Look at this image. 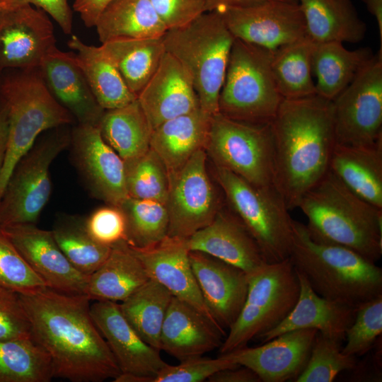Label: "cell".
I'll list each match as a JSON object with an SVG mask.
<instances>
[{
    "mask_svg": "<svg viewBox=\"0 0 382 382\" xmlns=\"http://www.w3.org/2000/svg\"><path fill=\"white\" fill-rule=\"evenodd\" d=\"M332 101L336 144L366 146L382 139V50Z\"/></svg>",
    "mask_w": 382,
    "mask_h": 382,
    "instance_id": "12",
    "label": "cell"
},
{
    "mask_svg": "<svg viewBox=\"0 0 382 382\" xmlns=\"http://www.w3.org/2000/svg\"><path fill=\"white\" fill-rule=\"evenodd\" d=\"M382 332V294L356 308L354 321L346 332L342 352L349 356H361L375 345Z\"/></svg>",
    "mask_w": 382,
    "mask_h": 382,
    "instance_id": "43",
    "label": "cell"
},
{
    "mask_svg": "<svg viewBox=\"0 0 382 382\" xmlns=\"http://www.w3.org/2000/svg\"><path fill=\"white\" fill-rule=\"evenodd\" d=\"M367 10L373 15L378 28L380 37V49L382 50V0H362Z\"/></svg>",
    "mask_w": 382,
    "mask_h": 382,
    "instance_id": "54",
    "label": "cell"
},
{
    "mask_svg": "<svg viewBox=\"0 0 382 382\" xmlns=\"http://www.w3.org/2000/svg\"><path fill=\"white\" fill-rule=\"evenodd\" d=\"M190 251H199L237 267L248 274L266 262L257 242L228 206L214 220L185 239Z\"/></svg>",
    "mask_w": 382,
    "mask_h": 382,
    "instance_id": "21",
    "label": "cell"
},
{
    "mask_svg": "<svg viewBox=\"0 0 382 382\" xmlns=\"http://www.w3.org/2000/svg\"><path fill=\"white\" fill-rule=\"evenodd\" d=\"M37 70L53 96L79 124L99 126L105 110L96 100L74 53L55 47Z\"/></svg>",
    "mask_w": 382,
    "mask_h": 382,
    "instance_id": "24",
    "label": "cell"
},
{
    "mask_svg": "<svg viewBox=\"0 0 382 382\" xmlns=\"http://www.w3.org/2000/svg\"><path fill=\"white\" fill-rule=\"evenodd\" d=\"M33 339L49 355L54 378L101 382L120 373L91 313V299L45 288L20 294Z\"/></svg>",
    "mask_w": 382,
    "mask_h": 382,
    "instance_id": "1",
    "label": "cell"
},
{
    "mask_svg": "<svg viewBox=\"0 0 382 382\" xmlns=\"http://www.w3.org/2000/svg\"><path fill=\"white\" fill-rule=\"evenodd\" d=\"M112 0H74L73 9L88 28L95 27L98 17Z\"/></svg>",
    "mask_w": 382,
    "mask_h": 382,
    "instance_id": "50",
    "label": "cell"
},
{
    "mask_svg": "<svg viewBox=\"0 0 382 382\" xmlns=\"http://www.w3.org/2000/svg\"><path fill=\"white\" fill-rule=\"evenodd\" d=\"M373 57L369 47L350 50L338 42L314 43L312 71L316 95L333 100Z\"/></svg>",
    "mask_w": 382,
    "mask_h": 382,
    "instance_id": "32",
    "label": "cell"
},
{
    "mask_svg": "<svg viewBox=\"0 0 382 382\" xmlns=\"http://www.w3.org/2000/svg\"><path fill=\"white\" fill-rule=\"evenodd\" d=\"M47 288L69 294H85L88 276L78 271L59 248L52 231L35 224L0 228Z\"/></svg>",
    "mask_w": 382,
    "mask_h": 382,
    "instance_id": "17",
    "label": "cell"
},
{
    "mask_svg": "<svg viewBox=\"0 0 382 382\" xmlns=\"http://www.w3.org/2000/svg\"><path fill=\"white\" fill-rule=\"evenodd\" d=\"M289 258L320 296L357 308L382 294V269L347 248L315 241L305 224L292 221Z\"/></svg>",
    "mask_w": 382,
    "mask_h": 382,
    "instance_id": "4",
    "label": "cell"
},
{
    "mask_svg": "<svg viewBox=\"0 0 382 382\" xmlns=\"http://www.w3.org/2000/svg\"><path fill=\"white\" fill-rule=\"evenodd\" d=\"M245 300L219 347L220 354L247 346L279 325L294 308L300 291L296 270L290 258L264 263L248 274Z\"/></svg>",
    "mask_w": 382,
    "mask_h": 382,
    "instance_id": "9",
    "label": "cell"
},
{
    "mask_svg": "<svg viewBox=\"0 0 382 382\" xmlns=\"http://www.w3.org/2000/svg\"><path fill=\"white\" fill-rule=\"evenodd\" d=\"M211 117L199 108L153 129L150 148L162 160L168 174L180 169L197 151L205 149Z\"/></svg>",
    "mask_w": 382,
    "mask_h": 382,
    "instance_id": "28",
    "label": "cell"
},
{
    "mask_svg": "<svg viewBox=\"0 0 382 382\" xmlns=\"http://www.w3.org/2000/svg\"><path fill=\"white\" fill-rule=\"evenodd\" d=\"M313 45L306 36L272 52L271 69L278 91L284 99L316 95L312 78Z\"/></svg>",
    "mask_w": 382,
    "mask_h": 382,
    "instance_id": "37",
    "label": "cell"
},
{
    "mask_svg": "<svg viewBox=\"0 0 382 382\" xmlns=\"http://www.w3.org/2000/svg\"><path fill=\"white\" fill-rule=\"evenodd\" d=\"M0 285L20 294H33L47 288L1 229Z\"/></svg>",
    "mask_w": 382,
    "mask_h": 382,
    "instance_id": "44",
    "label": "cell"
},
{
    "mask_svg": "<svg viewBox=\"0 0 382 382\" xmlns=\"http://www.w3.org/2000/svg\"><path fill=\"white\" fill-rule=\"evenodd\" d=\"M341 344L318 332L306 366L294 381L331 382L340 372L354 369L356 357L344 354Z\"/></svg>",
    "mask_w": 382,
    "mask_h": 382,
    "instance_id": "42",
    "label": "cell"
},
{
    "mask_svg": "<svg viewBox=\"0 0 382 382\" xmlns=\"http://www.w3.org/2000/svg\"><path fill=\"white\" fill-rule=\"evenodd\" d=\"M56 46L48 14L32 5L0 11V67L39 69Z\"/></svg>",
    "mask_w": 382,
    "mask_h": 382,
    "instance_id": "16",
    "label": "cell"
},
{
    "mask_svg": "<svg viewBox=\"0 0 382 382\" xmlns=\"http://www.w3.org/2000/svg\"><path fill=\"white\" fill-rule=\"evenodd\" d=\"M86 228L97 243L112 246L127 240L126 220L118 207L108 205L96 209L86 219Z\"/></svg>",
    "mask_w": 382,
    "mask_h": 382,
    "instance_id": "46",
    "label": "cell"
},
{
    "mask_svg": "<svg viewBox=\"0 0 382 382\" xmlns=\"http://www.w3.org/2000/svg\"><path fill=\"white\" fill-rule=\"evenodd\" d=\"M149 278L140 260L122 241L111 246L107 259L89 276L85 294L91 300L123 301Z\"/></svg>",
    "mask_w": 382,
    "mask_h": 382,
    "instance_id": "29",
    "label": "cell"
},
{
    "mask_svg": "<svg viewBox=\"0 0 382 382\" xmlns=\"http://www.w3.org/2000/svg\"><path fill=\"white\" fill-rule=\"evenodd\" d=\"M234 40L217 11H207L163 36L166 51L189 74L200 108L211 115L219 112V93Z\"/></svg>",
    "mask_w": 382,
    "mask_h": 382,
    "instance_id": "5",
    "label": "cell"
},
{
    "mask_svg": "<svg viewBox=\"0 0 382 382\" xmlns=\"http://www.w3.org/2000/svg\"><path fill=\"white\" fill-rule=\"evenodd\" d=\"M313 43H357L366 32L351 0H297Z\"/></svg>",
    "mask_w": 382,
    "mask_h": 382,
    "instance_id": "30",
    "label": "cell"
},
{
    "mask_svg": "<svg viewBox=\"0 0 382 382\" xmlns=\"http://www.w3.org/2000/svg\"><path fill=\"white\" fill-rule=\"evenodd\" d=\"M213 165L257 187L273 185V139L270 124H253L212 115L205 146Z\"/></svg>",
    "mask_w": 382,
    "mask_h": 382,
    "instance_id": "10",
    "label": "cell"
},
{
    "mask_svg": "<svg viewBox=\"0 0 382 382\" xmlns=\"http://www.w3.org/2000/svg\"><path fill=\"white\" fill-rule=\"evenodd\" d=\"M32 5L43 10L60 27L63 33L72 31V10L67 0H0V10L7 11Z\"/></svg>",
    "mask_w": 382,
    "mask_h": 382,
    "instance_id": "49",
    "label": "cell"
},
{
    "mask_svg": "<svg viewBox=\"0 0 382 382\" xmlns=\"http://www.w3.org/2000/svg\"><path fill=\"white\" fill-rule=\"evenodd\" d=\"M167 29L182 27L207 12L206 0H150Z\"/></svg>",
    "mask_w": 382,
    "mask_h": 382,
    "instance_id": "48",
    "label": "cell"
},
{
    "mask_svg": "<svg viewBox=\"0 0 382 382\" xmlns=\"http://www.w3.org/2000/svg\"><path fill=\"white\" fill-rule=\"evenodd\" d=\"M189 257L207 308L218 325L224 330H228L245 300L248 274L202 252L190 251Z\"/></svg>",
    "mask_w": 382,
    "mask_h": 382,
    "instance_id": "20",
    "label": "cell"
},
{
    "mask_svg": "<svg viewBox=\"0 0 382 382\" xmlns=\"http://www.w3.org/2000/svg\"><path fill=\"white\" fill-rule=\"evenodd\" d=\"M51 359L33 339L0 340V382H49Z\"/></svg>",
    "mask_w": 382,
    "mask_h": 382,
    "instance_id": "38",
    "label": "cell"
},
{
    "mask_svg": "<svg viewBox=\"0 0 382 382\" xmlns=\"http://www.w3.org/2000/svg\"><path fill=\"white\" fill-rule=\"evenodd\" d=\"M130 248L143 264L150 278L158 282L173 296L194 306L219 325L202 297L190 264V250L185 239L166 236L150 248Z\"/></svg>",
    "mask_w": 382,
    "mask_h": 382,
    "instance_id": "23",
    "label": "cell"
},
{
    "mask_svg": "<svg viewBox=\"0 0 382 382\" xmlns=\"http://www.w3.org/2000/svg\"><path fill=\"white\" fill-rule=\"evenodd\" d=\"M1 11V10H0Z\"/></svg>",
    "mask_w": 382,
    "mask_h": 382,
    "instance_id": "55",
    "label": "cell"
},
{
    "mask_svg": "<svg viewBox=\"0 0 382 382\" xmlns=\"http://www.w3.org/2000/svg\"><path fill=\"white\" fill-rule=\"evenodd\" d=\"M98 127L105 141L124 163L150 149L152 129L137 98L123 107L105 110Z\"/></svg>",
    "mask_w": 382,
    "mask_h": 382,
    "instance_id": "35",
    "label": "cell"
},
{
    "mask_svg": "<svg viewBox=\"0 0 382 382\" xmlns=\"http://www.w3.org/2000/svg\"><path fill=\"white\" fill-rule=\"evenodd\" d=\"M226 331L188 303L173 296L160 336V350L180 361L219 348Z\"/></svg>",
    "mask_w": 382,
    "mask_h": 382,
    "instance_id": "25",
    "label": "cell"
},
{
    "mask_svg": "<svg viewBox=\"0 0 382 382\" xmlns=\"http://www.w3.org/2000/svg\"><path fill=\"white\" fill-rule=\"evenodd\" d=\"M8 138V118L5 105L0 101V174L4 163Z\"/></svg>",
    "mask_w": 382,
    "mask_h": 382,
    "instance_id": "52",
    "label": "cell"
},
{
    "mask_svg": "<svg viewBox=\"0 0 382 382\" xmlns=\"http://www.w3.org/2000/svg\"><path fill=\"white\" fill-rule=\"evenodd\" d=\"M297 274L300 291L294 308L279 325L256 339L264 343L289 331L315 329L327 337L345 340L346 332L354 321L356 308L320 296L302 274Z\"/></svg>",
    "mask_w": 382,
    "mask_h": 382,
    "instance_id": "26",
    "label": "cell"
},
{
    "mask_svg": "<svg viewBox=\"0 0 382 382\" xmlns=\"http://www.w3.org/2000/svg\"><path fill=\"white\" fill-rule=\"evenodd\" d=\"M30 337V323L19 294L0 285V340Z\"/></svg>",
    "mask_w": 382,
    "mask_h": 382,
    "instance_id": "47",
    "label": "cell"
},
{
    "mask_svg": "<svg viewBox=\"0 0 382 382\" xmlns=\"http://www.w3.org/2000/svg\"><path fill=\"white\" fill-rule=\"evenodd\" d=\"M172 297L166 288L149 278L119 304L123 316L139 336L159 351L161 328Z\"/></svg>",
    "mask_w": 382,
    "mask_h": 382,
    "instance_id": "36",
    "label": "cell"
},
{
    "mask_svg": "<svg viewBox=\"0 0 382 382\" xmlns=\"http://www.w3.org/2000/svg\"><path fill=\"white\" fill-rule=\"evenodd\" d=\"M318 331L299 329L282 333L255 347L247 346L220 354L253 370L264 382L296 379L303 370Z\"/></svg>",
    "mask_w": 382,
    "mask_h": 382,
    "instance_id": "18",
    "label": "cell"
},
{
    "mask_svg": "<svg viewBox=\"0 0 382 382\" xmlns=\"http://www.w3.org/2000/svg\"><path fill=\"white\" fill-rule=\"evenodd\" d=\"M237 366L221 355L215 359L199 356L181 361L178 365L168 364L152 382H202L220 370Z\"/></svg>",
    "mask_w": 382,
    "mask_h": 382,
    "instance_id": "45",
    "label": "cell"
},
{
    "mask_svg": "<svg viewBox=\"0 0 382 382\" xmlns=\"http://www.w3.org/2000/svg\"><path fill=\"white\" fill-rule=\"evenodd\" d=\"M129 197L166 204L169 179L160 157L151 148L141 156L125 163Z\"/></svg>",
    "mask_w": 382,
    "mask_h": 382,
    "instance_id": "41",
    "label": "cell"
},
{
    "mask_svg": "<svg viewBox=\"0 0 382 382\" xmlns=\"http://www.w3.org/2000/svg\"><path fill=\"white\" fill-rule=\"evenodd\" d=\"M270 127L273 185L292 210L329 170L336 144L333 101L318 95L284 99Z\"/></svg>",
    "mask_w": 382,
    "mask_h": 382,
    "instance_id": "2",
    "label": "cell"
},
{
    "mask_svg": "<svg viewBox=\"0 0 382 382\" xmlns=\"http://www.w3.org/2000/svg\"><path fill=\"white\" fill-rule=\"evenodd\" d=\"M118 207L125 216L129 245L150 248L168 236L169 219L164 204L127 197Z\"/></svg>",
    "mask_w": 382,
    "mask_h": 382,
    "instance_id": "40",
    "label": "cell"
},
{
    "mask_svg": "<svg viewBox=\"0 0 382 382\" xmlns=\"http://www.w3.org/2000/svg\"><path fill=\"white\" fill-rule=\"evenodd\" d=\"M70 144L76 168L93 197L119 207L129 197L125 163L105 141L99 127L79 124Z\"/></svg>",
    "mask_w": 382,
    "mask_h": 382,
    "instance_id": "15",
    "label": "cell"
},
{
    "mask_svg": "<svg viewBox=\"0 0 382 382\" xmlns=\"http://www.w3.org/2000/svg\"><path fill=\"white\" fill-rule=\"evenodd\" d=\"M214 168L227 205L253 236L266 262L289 258L293 219L276 188L257 187L224 168Z\"/></svg>",
    "mask_w": 382,
    "mask_h": 382,
    "instance_id": "8",
    "label": "cell"
},
{
    "mask_svg": "<svg viewBox=\"0 0 382 382\" xmlns=\"http://www.w3.org/2000/svg\"><path fill=\"white\" fill-rule=\"evenodd\" d=\"M70 141L66 132H54L18 161L0 199V228L37 222L51 194L50 166Z\"/></svg>",
    "mask_w": 382,
    "mask_h": 382,
    "instance_id": "11",
    "label": "cell"
},
{
    "mask_svg": "<svg viewBox=\"0 0 382 382\" xmlns=\"http://www.w3.org/2000/svg\"><path fill=\"white\" fill-rule=\"evenodd\" d=\"M52 233L71 264L88 277L102 265L111 250L95 241L86 228L85 219L77 216L60 217Z\"/></svg>",
    "mask_w": 382,
    "mask_h": 382,
    "instance_id": "39",
    "label": "cell"
},
{
    "mask_svg": "<svg viewBox=\"0 0 382 382\" xmlns=\"http://www.w3.org/2000/svg\"><path fill=\"white\" fill-rule=\"evenodd\" d=\"M298 207L315 241L347 248L374 262L381 258L382 209L349 190L330 170Z\"/></svg>",
    "mask_w": 382,
    "mask_h": 382,
    "instance_id": "3",
    "label": "cell"
},
{
    "mask_svg": "<svg viewBox=\"0 0 382 382\" xmlns=\"http://www.w3.org/2000/svg\"><path fill=\"white\" fill-rule=\"evenodd\" d=\"M1 100L8 118L6 158L0 174V199L18 161L43 132L73 121L71 114L53 96L38 70L24 71L7 79Z\"/></svg>",
    "mask_w": 382,
    "mask_h": 382,
    "instance_id": "6",
    "label": "cell"
},
{
    "mask_svg": "<svg viewBox=\"0 0 382 382\" xmlns=\"http://www.w3.org/2000/svg\"><path fill=\"white\" fill-rule=\"evenodd\" d=\"M100 47L137 97L154 74L166 52L163 37L114 40L101 43Z\"/></svg>",
    "mask_w": 382,
    "mask_h": 382,
    "instance_id": "34",
    "label": "cell"
},
{
    "mask_svg": "<svg viewBox=\"0 0 382 382\" xmlns=\"http://www.w3.org/2000/svg\"><path fill=\"white\" fill-rule=\"evenodd\" d=\"M270 0H206L207 11H215L226 7H244L256 5ZM297 1V0H284Z\"/></svg>",
    "mask_w": 382,
    "mask_h": 382,
    "instance_id": "53",
    "label": "cell"
},
{
    "mask_svg": "<svg viewBox=\"0 0 382 382\" xmlns=\"http://www.w3.org/2000/svg\"><path fill=\"white\" fill-rule=\"evenodd\" d=\"M137 100L150 127L191 112L200 108L192 80L180 63L166 51Z\"/></svg>",
    "mask_w": 382,
    "mask_h": 382,
    "instance_id": "22",
    "label": "cell"
},
{
    "mask_svg": "<svg viewBox=\"0 0 382 382\" xmlns=\"http://www.w3.org/2000/svg\"><path fill=\"white\" fill-rule=\"evenodd\" d=\"M329 170L358 197L382 209V139L366 146L336 144Z\"/></svg>",
    "mask_w": 382,
    "mask_h": 382,
    "instance_id": "27",
    "label": "cell"
},
{
    "mask_svg": "<svg viewBox=\"0 0 382 382\" xmlns=\"http://www.w3.org/2000/svg\"><path fill=\"white\" fill-rule=\"evenodd\" d=\"M272 54L235 38L219 93V113L253 124L272 121L284 98L272 72Z\"/></svg>",
    "mask_w": 382,
    "mask_h": 382,
    "instance_id": "7",
    "label": "cell"
},
{
    "mask_svg": "<svg viewBox=\"0 0 382 382\" xmlns=\"http://www.w3.org/2000/svg\"><path fill=\"white\" fill-rule=\"evenodd\" d=\"M101 43L161 37L168 30L150 0H112L95 25Z\"/></svg>",
    "mask_w": 382,
    "mask_h": 382,
    "instance_id": "31",
    "label": "cell"
},
{
    "mask_svg": "<svg viewBox=\"0 0 382 382\" xmlns=\"http://www.w3.org/2000/svg\"><path fill=\"white\" fill-rule=\"evenodd\" d=\"M209 382H260L261 380L256 373L250 369L237 366L232 368L220 370L208 379Z\"/></svg>",
    "mask_w": 382,
    "mask_h": 382,
    "instance_id": "51",
    "label": "cell"
},
{
    "mask_svg": "<svg viewBox=\"0 0 382 382\" xmlns=\"http://www.w3.org/2000/svg\"><path fill=\"white\" fill-rule=\"evenodd\" d=\"M215 11L235 38L271 52L307 36L298 1L270 0Z\"/></svg>",
    "mask_w": 382,
    "mask_h": 382,
    "instance_id": "14",
    "label": "cell"
},
{
    "mask_svg": "<svg viewBox=\"0 0 382 382\" xmlns=\"http://www.w3.org/2000/svg\"><path fill=\"white\" fill-rule=\"evenodd\" d=\"M67 45L76 51L77 61L90 88L105 110L123 107L137 98L100 45H87L75 35L71 36Z\"/></svg>",
    "mask_w": 382,
    "mask_h": 382,
    "instance_id": "33",
    "label": "cell"
},
{
    "mask_svg": "<svg viewBox=\"0 0 382 382\" xmlns=\"http://www.w3.org/2000/svg\"><path fill=\"white\" fill-rule=\"evenodd\" d=\"M207 157L205 149H200L180 169L168 174L167 236L189 238L208 226L223 207V198L208 174Z\"/></svg>",
    "mask_w": 382,
    "mask_h": 382,
    "instance_id": "13",
    "label": "cell"
},
{
    "mask_svg": "<svg viewBox=\"0 0 382 382\" xmlns=\"http://www.w3.org/2000/svg\"><path fill=\"white\" fill-rule=\"evenodd\" d=\"M93 321L111 350L121 373L152 382L168 364L160 351L145 342L111 301H96L91 305Z\"/></svg>",
    "mask_w": 382,
    "mask_h": 382,
    "instance_id": "19",
    "label": "cell"
}]
</instances>
